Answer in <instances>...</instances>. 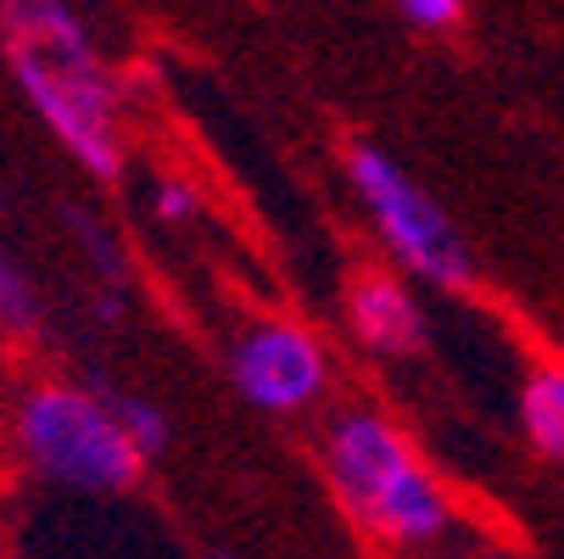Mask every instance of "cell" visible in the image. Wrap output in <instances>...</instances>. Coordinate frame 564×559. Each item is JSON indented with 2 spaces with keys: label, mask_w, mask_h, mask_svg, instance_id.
I'll return each mask as SVG.
<instances>
[{
  "label": "cell",
  "mask_w": 564,
  "mask_h": 559,
  "mask_svg": "<svg viewBox=\"0 0 564 559\" xmlns=\"http://www.w3.org/2000/svg\"><path fill=\"white\" fill-rule=\"evenodd\" d=\"M0 45H7V67L23 85L29 107L45 118V129L90 174L112 180L123 169L118 90L78 12L67 0H7Z\"/></svg>",
  "instance_id": "cell-1"
},
{
  "label": "cell",
  "mask_w": 564,
  "mask_h": 559,
  "mask_svg": "<svg viewBox=\"0 0 564 559\" xmlns=\"http://www.w3.org/2000/svg\"><path fill=\"white\" fill-rule=\"evenodd\" d=\"M325 464H330V482H336L341 504L352 509V520L397 548L436 542L453 520L442 482L402 442V431L386 426L380 415H341L330 426Z\"/></svg>",
  "instance_id": "cell-2"
},
{
  "label": "cell",
  "mask_w": 564,
  "mask_h": 559,
  "mask_svg": "<svg viewBox=\"0 0 564 559\" xmlns=\"http://www.w3.org/2000/svg\"><path fill=\"white\" fill-rule=\"evenodd\" d=\"M18 448L56 487L78 493H123L145 464L140 442L118 420L107 391L85 386H40L18 409Z\"/></svg>",
  "instance_id": "cell-3"
},
{
  "label": "cell",
  "mask_w": 564,
  "mask_h": 559,
  "mask_svg": "<svg viewBox=\"0 0 564 559\" xmlns=\"http://www.w3.org/2000/svg\"><path fill=\"white\" fill-rule=\"evenodd\" d=\"M352 169V185L380 229V241L409 264L420 280L442 286V291H458L469 286V247L464 235L453 229V218L425 196V185H414V174L391 163L380 146H352L347 157Z\"/></svg>",
  "instance_id": "cell-4"
},
{
  "label": "cell",
  "mask_w": 564,
  "mask_h": 559,
  "mask_svg": "<svg viewBox=\"0 0 564 559\" xmlns=\"http://www.w3.org/2000/svg\"><path fill=\"white\" fill-rule=\"evenodd\" d=\"M325 353L318 342L296 325H258L252 336H240L229 353V380L263 415H296L325 391Z\"/></svg>",
  "instance_id": "cell-5"
},
{
  "label": "cell",
  "mask_w": 564,
  "mask_h": 559,
  "mask_svg": "<svg viewBox=\"0 0 564 559\" xmlns=\"http://www.w3.org/2000/svg\"><path fill=\"white\" fill-rule=\"evenodd\" d=\"M352 331H358L364 347H375L386 358H409V353L425 347V313L414 308V297L397 280L369 275L352 291Z\"/></svg>",
  "instance_id": "cell-6"
},
{
  "label": "cell",
  "mask_w": 564,
  "mask_h": 559,
  "mask_svg": "<svg viewBox=\"0 0 564 559\" xmlns=\"http://www.w3.org/2000/svg\"><path fill=\"white\" fill-rule=\"evenodd\" d=\"M520 426L536 453L564 464V369H542L520 391Z\"/></svg>",
  "instance_id": "cell-7"
},
{
  "label": "cell",
  "mask_w": 564,
  "mask_h": 559,
  "mask_svg": "<svg viewBox=\"0 0 564 559\" xmlns=\"http://www.w3.org/2000/svg\"><path fill=\"white\" fill-rule=\"evenodd\" d=\"M34 325H40V291H34V280L23 275L18 258L0 252V331L29 336Z\"/></svg>",
  "instance_id": "cell-8"
},
{
  "label": "cell",
  "mask_w": 564,
  "mask_h": 559,
  "mask_svg": "<svg viewBox=\"0 0 564 559\" xmlns=\"http://www.w3.org/2000/svg\"><path fill=\"white\" fill-rule=\"evenodd\" d=\"M107 397H112L118 420L129 426V437L140 442L145 459L169 448V420H163V409H156V404H145V397H129V391H107Z\"/></svg>",
  "instance_id": "cell-9"
},
{
  "label": "cell",
  "mask_w": 564,
  "mask_h": 559,
  "mask_svg": "<svg viewBox=\"0 0 564 559\" xmlns=\"http://www.w3.org/2000/svg\"><path fill=\"white\" fill-rule=\"evenodd\" d=\"M151 213L163 218V224H191V218L202 213V196H196V185H191V180L163 174V180L151 185Z\"/></svg>",
  "instance_id": "cell-10"
},
{
  "label": "cell",
  "mask_w": 564,
  "mask_h": 559,
  "mask_svg": "<svg viewBox=\"0 0 564 559\" xmlns=\"http://www.w3.org/2000/svg\"><path fill=\"white\" fill-rule=\"evenodd\" d=\"M397 7L414 29H453L464 18V0H397Z\"/></svg>",
  "instance_id": "cell-11"
},
{
  "label": "cell",
  "mask_w": 564,
  "mask_h": 559,
  "mask_svg": "<svg viewBox=\"0 0 564 559\" xmlns=\"http://www.w3.org/2000/svg\"><path fill=\"white\" fill-rule=\"evenodd\" d=\"M213 559H229V553H213Z\"/></svg>",
  "instance_id": "cell-12"
}]
</instances>
